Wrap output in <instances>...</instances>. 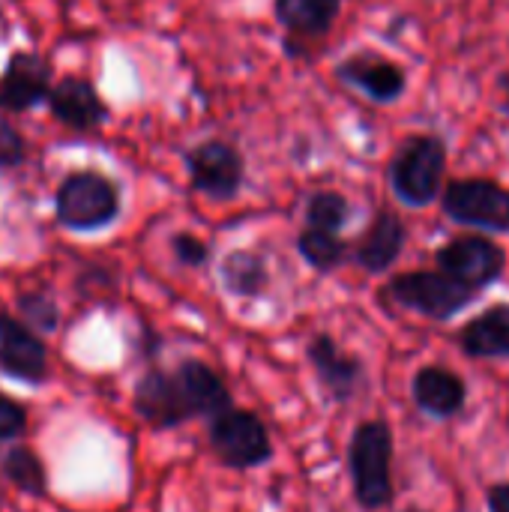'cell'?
I'll list each match as a JSON object with an SVG mask.
<instances>
[{
	"mask_svg": "<svg viewBox=\"0 0 509 512\" xmlns=\"http://www.w3.org/2000/svg\"><path fill=\"white\" fill-rule=\"evenodd\" d=\"M54 213L69 231H99L120 216V186L99 171H72L54 192Z\"/></svg>",
	"mask_w": 509,
	"mask_h": 512,
	"instance_id": "cell-1",
	"label": "cell"
},
{
	"mask_svg": "<svg viewBox=\"0 0 509 512\" xmlns=\"http://www.w3.org/2000/svg\"><path fill=\"white\" fill-rule=\"evenodd\" d=\"M447 147L435 135H414L390 165V186L408 207H429L441 195Z\"/></svg>",
	"mask_w": 509,
	"mask_h": 512,
	"instance_id": "cell-2",
	"label": "cell"
},
{
	"mask_svg": "<svg viewBox=\"0 0 509 512\" xmlns=\"http://www.w3.org/2000/svg\"><path fill=\"white\" fill-rule=\"evenodd\" d=\"M393 432L387 423H363L351 438V477L360 507L381 510L393 501Z\"/></svg>",
	"mask_w": 509,
	"mask_h": 512,
	"instance_id": "cell-3",
	"label": "cell"
},
{
	"mask_svg": "<svg viewBox=\"0 0 509 512\" xmlns=\"http://www.w3.org/2000/svg\"><path fill=\"white\" fill-rule=\"evenodd\" d=\"M387 297L417 315L435 318V321H447L453 315H459L465 306L474 303L477 291L462 285L459 279L441 273H429V270H417V273H402L387 285Z\"/></svg>",
	"mask_w": 509,
	"mask_h": 512,
	"instance_id": "cell-4",
	"label": "cell"
},
{
	"mask_svg": "<svg viewBox=\"0 0 509 512\" xmlns=\"http://www.w3.org/2000/svg\"><path fill=\"white\" fill-rule=\"evenodd\" d=\"M441 204L444 213L459 225L498 231V234L509 231V189L495 180H483V177L453 180L444 189Z\"/></svg>",
	"mask_w": 509,
	"mask_h": 512,
	"instance_id": "cell-5",
	"label": "cell"
},
{
	"mask_svg": "<svg viewBox=\"0 0 509 512\" xmlns=\"http://www.w3.org/2000/svg\"><path fill=\"white\" fill-rule=\"evenodd\" d=\"M210 441L228 468H255L270 459V435L252 411L228 408L210 420Z\"/></svg>",
	"mask_w": 509,
	"mask_h": 512,
	"instance_id": "cell-6",
	"label": "cell"
},
{
	"mask_svg": "<svg viewBox=\"0 0 509 512\" xmlns=\"http://www.w3.org/2000/svg\"><path fill=\"white\" fill-rule=\"evenodd\" d=\"M186 168H189V183L195 192L219 201L237 198L243 186V156L225 144V141H204L186 153Z\"/></svg>",
	"mask_w": 509,
	"mask_h": 512,
	"instance_id": "cell-7",
	"label": "cell"
},
{
	"mask_svg": "<svg viewBox=\"0 0 509 512\" xmlns=\"http://www.w3.org/2000/svg\"><path fill=\"white\" fill-rule=\"evenodd\" d=\"M438 267L447 276L459 279L462 285L480 291L501 279V273L507 267V255L498 243H492L480 234H468V237H456L438 249Z\"/></svg>",
	"mask_w": 509,
	"mask_h": 512,
	"instance_id": "cell-8",
	"label": "cell"
},
{
	"mask_svg": "<svg viewBox=\"0 0 509 512\" xmlns=\"http://www.w3.org/2000/svg\"><path fill=\"white\" fill-rule=\"evenodd\" d=\"M0 372L30 387L45 384L51 375L45 342L30 324L12 315H0Z\"/></svg>",
	"mask_w": 509,
	"mask_h": 512,
	"instance_id": "cell-9",
	"label": "cell"
},
{
	"mask_svg": "<svg viewBox=\"0 0 509 512\" xmlns=\"http://www.w3.org/2000/svg\"><path fill=\"white\" fill-rule=\"evenodd\" d=\"M132 408L153 429H174V426H180V423H186L192 417L177 375L162 372V369H150L135 384Z\"/></svg>",
	"mask_w": 509,
	"mask_h": 512,
	"instance_id": "cell-10",
	"label": "cell"
},
{
	"mask_svg": "<svg viewBox=\"0 0 509 512\" xmlns=\"http://www.w3.org/2000/svg\"><path fill=\"white\" fill-rule=\"evenodd\" d=\"M51 66L39 54L18 51L9 57L0 75V108L3 111H30L51 96Z\"/></svg>",
	"mask_w": 509,
	"mask_h": 512,
	"instance_id": "cell-11",
	"label": "cell"
},
{
	"mask_svg": "<svg viewBox=\"0 0 509 512\" xmlns=\"http://www.w3.org/2000/svg\"><path fill=\"white\" fill-rule=\"evenodd\" d=\"M45 105L51 108L54 120L72 129H96L108 120V105L102 102L99 90L93 87V81L78 78V75L60 78L51 87V96Z\"/></svg>",
	"mask_w": 509,
	"mask_h": 512,
	"instance_id": "cell-12",
	"label": "cell"
},
{
	"mask_svg": "<svg viewBox=\"0 0 509 512\" xmlns=\"http://www.w3.org/2000/svg\"><path fill=\"white\" fill-rule=\"evenodd\" d=\"M336 75L375 102L399 99L405 93V84H408L405 72L396 63L381 60V57H369V54H357V57L339 63Z\"/></svg>",
	"mask_w": 509,
	"mask_h": 512,
	"instance_id": "cell-13",
	"label": "cell"
},
{
	"mask_svg": "<svg viewBox=\"0 0 509 512\" xmlns=\"http://www.w3.org/2000/svg\"><path fill=\"white\" fill-rule=\"evenodd\" d=\"M405 240H408V228L405 222L390 213V210H381L375 216V222L366 228V234L360 237L357 243V264L369 273H384L390 264H396V258L402 255L405 249Z\"/></svg>",
	"mask_w": 509,
	"mask_h": 512,
	"instance_id": "cell-14",
	"label": "cell"
},
{
	"mask_svg": "<svg viewBox=\"0 0 509 512\" xmlns=\"http://www.w3.org/2000/svg\"><path fill=\"white\" fill-rule=\"evenodd\" d=\"M177 381L180 390L189 402L192 417H210L216 420L219 414H225L231 408V393L225 387V381L201 360H186L177 366Z\"/></svg>",
	"mask_w": 509,
	"mask_h": 512,
	"instance_id": "cell-15",
	"label": "cell"
},
{
	"mask_svg": "<svg viewBox=\"0 0 509 512\" xmlns=\"http://www.w3.org/2000/svg\"><path fill=\"white\" fill-rule=\"evenodd\" d=\"M309 360L315 366V375L321 378V384L336 396V399H351L360 378H363V366L357 357H348L330 336H315L309 345Z\"/></svg>",
	"mask_w": 509,
	"mask_h": 512,
	"instance_id": "cell-16",
	"label": "cell"
},
{
	"mask_svg": "<svg viewBox=\"0 0 509 512\" xmlns=\"http://www.w3.org/2000/svg\"><path fill=\"white\" fill-rule=\"evenodd\" d=\"M414 402L432 417H453L465 408V381L444 366H426L414 378Z\"/></svg>",
	"mask_w": 509,
	"mask_h": 512,
	"instance_id": "cell-17",
	"label": "cell"
},
{
	"mask_svg": "<svg viewBox=\"0 0 509 512\" xmlns=\"http://www.w3.org/2000/svg\"><path fill=\"white\" fill-rule=\"evenodd\" d=\"M459 342L471 357H509V306H492L477 315Z\"/></svg>",
	"mask_w": 509,
	"mask_h": 512,
	"instance_id": "cell-18",
	"label": "cell"
},
{
	"mask_svg": "<svg viewBox=\"0 0 509 512\" xmlns=\"http://www.w3.org/2000/svg\"><path fill=\"white\" fill-rule=\"evenodd\" d=\"M342 0H276V18L300 36H321L339 18Z\"/></svg>",
	"mask_w": 509,
	"mask_h": 512,
	"instance_id": "cell-19",
	"label": "cell"
},
{
	"mask_svg": "<svg viewBox=\"0 0 509 512\" xmlns=\"http://www.w3.org/2000/svg\"><path fill=\"white\" fill-rule=\"evenodd\" d=\"M0 468H3V477L15 489H21L24 495H30V498H45L48 495V468L30 447L12 444L6 450Z\"/></svg>",
	"mask_w": 509,
	"mask_h": 512,
	"instance_id": "cell-20",
	"label": "cell"
},
{
	"mask_svg": "<svg viewBox=\"0 0 509 512\" xmlns=\"http://www.w3.org/2000/svg\"><path fill=\"white\" fill-rule=\"evenodd\" d=\"M219 273H222V285L237 297H258L267 285V267L255 252L237 249L225 255Z\"/></svg>",
	"mask_w": 509,
	"mask_h": 512,
	"instance_id": "cell-21",
	"label": "cell"
},
{
	"mask_svg": "<svg viewBox=\"0 0 509 512\" xmlns=\"http://www.w3.org/2000/svg\"><path fill=\"white\" fill-rule=\"evenodd\" d=\"M300 255L321 273L336 270L345 261V240H339L333 231H321V228H306L297 240Z\"/></svg>",
	"mask_w": 509,
	"mask_h": 512,
	"instance_id": "cell-22",
	"label": "cell"
},
{
	"mask_svg": "<svg viewBox=\"0 0 509 512\" xmlns=\"http://www.w3.org/2000/svg\"><path fill=\"white\" fill-rule=\"evenodd\" d=\"M348 216H351V204L339 192H315L306 201L309 228H321V231H333L336 234V231L345 228Z\"/></svg>",
	"mask_w": 509,
	"mask_h": 512,
	"instance_id": "cell-23",
	"label": "cell"
},
{
	"mask_svg": "<svg viewBox=\"0 0 509 512\" xmlns=\"http://www.w3.org/2000/svg\"><path fill=\"white\" fill-rule=\"evenodd\" d=\"M18 312H21V321L30 324L33 330H42V333H54L57 324H60V309L57 303L42 294V291H27L18 297Z\"/></svg>",
	"mask_w": 509,
	"mask_h": 512,
	"instance_id": "cell-24",
	"label": "cell"
},
{
	"mask_svg": "<svg viewBox=\"0 0 509 512\" xmlns=\"http://www.w3.org/2000/svg\"><path fill=\"white\" fill-rule=\"evenodd\" d=\"M27 432V411L21 402L0 393V444H12Z\"/></svg>",
	"mask_w": 509,
	"mask_h": 512,
	"instance_id": "cell-25",
	"label": "cell"
},
{
	"mask_svg": "<svg viewBox=\"0 0 509 512\" xmlns=\"http://www.w3.org/2000/svg\"><path fill=\"white\" fill-rule=\"evenodd\" d=\"M24 156H27L24 135L9 120L0 117V168H15L24 162Z\"/></svg>",
	"mask_w": 509,
	"mask_h": 512,
	"instance_id": "cell-26",
	"label": "cell"
},
{
	"mask_svg": "<svg viewBox=\"0 0 509 512\" xmlns=\"http://www.w3.org/2000/svg\"><path fill=\"white\" fill-rule=\"evenodd\" d=\"M171 249H174V258L186 267H201L207 258H210V249L204 240H198L195 234H174L171 237Z\"/></svg>",
	"mask_w": 509,
	"mask_h": 512,
	"instance_id": "cell-27",
	"label": "cell"
},
{
	"mask_svg": "<svg viewBox=\"0 0 509 512\" xmlns=\"http://www.w3.org/2000/svg\"><path fill=\"white\" fill-rule=\"evenodd\" d=\"M489 510L509 512V483L492 486V492H489Z\"/></svg>",
	"mask_w": 509,
	"mask_h": 512,
	"instance_id": "cell-28",
	"label": "cell"
},
{
	"mask_svg": "<svg viewBox=\"0 0 509 512\" xmlns=\"http://www.w3.org/2000/svg\"><path fill=\"white\" fill-rule=\"evenodd\" d=\"M501 90H504V105H507V111H509V72L501 75Z\"/></svg>",
	"mask_w": 509,
	"mask_h": 512,
	"instance_id": "cell-29",
	"label": "cell"
},
{
	"mask_svg": "<svg viewBox=\"0 0 509 512\" xmlns=\"http://www.w3.org/2000/svg\"><path fill=\"white\" fill-rule=\"evenodd\" d=\"M405 512H420V510H405Z\"/></svg>",
	"mask_w": 509,
	"mask_h": 512,
	"instance_id": "cell-30",
	"label": "cell"
}]
</instances>
